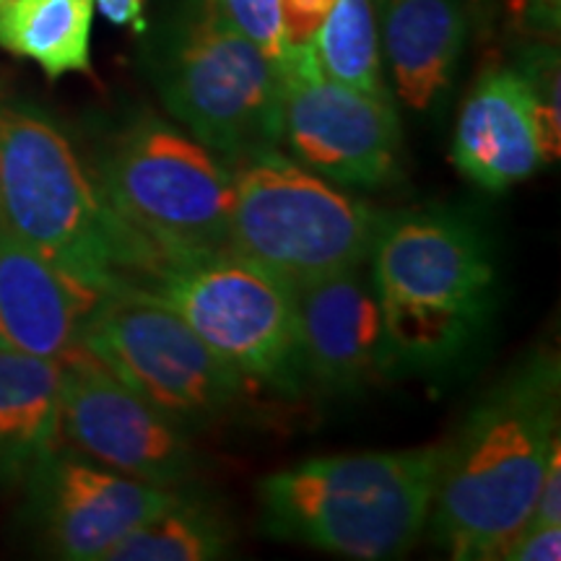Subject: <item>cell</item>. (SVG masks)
<instances>
[{"mask_svg": "<svg viewBox=\"0 0 561 561\" xmlns=\"http://www.w3.org/2000/svg\"><path fill=\"white\" fill-rule=\"evenodd\" d=\"M561 367L536 351L471 405L439 453L426 530L458 561L500 559L528 528L546 462L559 445Z\"/></svg>", "mask_w": 561, "mask_h": 561, "instance_id": "cell-1", "label": "cell"}, {"mask_svg": "<svg viewBox=\"0 0 561 561\" xmlns=\"http://www.w3.org/2000/svg\"><path fill=\"white\" fill-rule=\"evenodd\" d=\"M0 227L102 294L144 291L174 257L115 214L53 115L0 100Z\"/></svg>", "mask_w": 561, "mask_h": 561, "instance_id": "cell-2", "label": "cell"}, {"mask_svg": "<svg viewBox=\"0 0 561 561\" xmlns=\"http://www.w3.org/2000/svg\"><path fill=\"white\" fill-rule=\"evenodd\" d=\"M439 453L322 455L280 468L257 483L263 530L343 559L405 557L430 525Z\"/></svg>", "mask_w": 561, "mask_h": 561, "instance_id": "cell-3", "label": "cell"}, {"mask_svg": "<svg viewBox=\"0 0 561 561\" xmlns=\"http://www.w3.org/2000/svg\"><path fill=\"white\" fill-rule=\"evenodd\" d=\"M388 367H445L489 320L496 271L466 216L413 210L385 219L369 255Z\"/></svg>", "mask_w": 561, "mask_h": 561, "instance_id": "cell-4", "label": "cell"}, {"mask_svg": "<svg viewBox=\"0 0 561 561\" xmlns=\"http://www.w3.org/2000/svg\"><path fill=\"white\" fill-rule=\"evenodd\" d=\"M227 250L263 265L294 289L369 263L385 216L280 149L227 159Z\"/></svg>", "mask_w": 561, "mask_h": 561, "instance_id": "cell-5", "label": "cell"}, {"mask_svg": "<svg viewBox=\"0 0 561 561\" xmlns=\"http://www.w3.org/2000/svg\"><path fill=\"white\" fill-rule=\"evenodd\" d=\"M115 214L170 257L227 250V159L164 117L136 115L89 159Z\"/></svg>", "mask_w": 561, "mask_h": 561, "instance_id": "cell-6", "label": "cell"}, {"mask_svg": "<svg viewBox=\"0 0 561 561\" xmlns=\"http://www.w3.org/2000/svg\"><path fill=\"white\" fill-rule=\"evenodd\" d=\"M153 81L174 121L224 159L278 149V68L208 0L153 42Z\"/></svg>", "mask_w": 561, "mask_h": 561, "instance_id": "cell-7", "label": "cell"}, {"mask_svg": "<svg viewBox=\"0 0 561 561\" xmlns=\"http://www.w3.org/2000/svg\"><path fill=\"white\" fill-rule=\"evenodd\" d=\"M140 294L178 312L250 382L280 392L305 382L294 286L263 265L231 250L174 257Z\"/></svg>", "mask_w": 561, "mask_h": 561, "instance_id": "cell-8", "label": "cell"}, {"mask_svg": "<svg viewBox=\"0 0 561 561\" xmlns=\"http://www.w3.org/2000/svg\"><path fill=\"white\" fill-rule=\"evenodd\" d=\"M81 346L187 432L234 411L252 385L178 312L140 291L104 294Z\"/></svg>", "mask_w": 561, "mask_h": 561, "instance_id": "cell-9", "label": "cell"}, {"mask_svg": "<svg viewBox=\"0 0 561 561\" xmlns=\"http://www.w3.org/2000/svg\"><path fill=\"white\" fill-rule=\"evenodd\" d=\"M278 149L320 178L348 187H382L401 167V117L390 96L328 79L312 47H289L278 66Z\"/></svg>", "mask_w": 561, "mask_h": 561, "instance_id": "cell-10", "label": "cell"}, {"mask_svg": "<svg viewBox=\"0 0 561 561\" xmlns=\"http://www.w3.org/2000/svg\"><path fill=\"white\" fill-rule=\"evenodd\" d=\"M60 364L62 445L153 486L178 489L193 479L198 460L191 432L117 380L83 346Z\"/></svg>", "mask_w": 561, "mask_h": 561, "instance_id": "cell-11", "label": "cell"}, {"mask_svg": "<svg viewBox=\"0 0 561 561\" xmlns=\"http://www.w3.org/2000/svg\"><path fill=\"white\" fill-rule=\"evenodd\" d=\"M26 486L42 546L68 561H104L174 494L110 471L66 445L42 462Z\"/></svg>", "mask_w": 561, "mask_h": 561, "instance_id": "cell-12", "label": "cell"}, {"mask_svg": "<svg viewBox=\"0 0 561 561\" xmlns=\"http://www.w3.org/2000/svg\"><path fill=\"white\" fill-rule=\"evenodd\" d=\"M294 299L305 380L331 392H351L388 367L369 263L301 284Z\"/></svg>", "mask_w": 561, "mask_h": 561, "instance_id": "cell-13", "label": "cell"}, {"mask_svg": "<svg viewBox=\"0 0 561 561\" xmlns=\"http://www.w3.org/2000/svg\"><path fill=\"white\" fill-rule=\"evenodd\" d=\"M102 297L0 227V346L62 362Z\"/></svg>", "mask_w": 561, "mask_h": 561, "instance_id": "cell-14", "label": "cell"}, {"mask_svg": "<svg viewBox=\"0 0 561 561\" xmlns=\"http://www.w3.org/2000/svg\"><path fill=\"white\" fill-rule=\"evenodd\" d=\"M453 161L491 193L520 185L546 164L538 107L520 70L494 68L481 76L462 102Z\"/></svg>", "mask_w": 561, "mask_h": 561, "instance_id": "cell-15", "label": "cell"}, {"mask_svg": "<svg viewBox=\"0 0 561 561\" xmlns=\"http://www.w3.org/2000/svg\"><path fill=\"white\" fill-rule=\"evenodd\" d=\"M380 55L396 94L411 110L426 112L458 76L466 53V0H375Z\"/></svg>", "mask_w": 561, "mask_h": 561, "instance_id": "cell-16", "label": "cell"}, {"mask_svg": "<svg viewBox=\"0 0 561 561\" xmlns=\"http://www.w3.org/2000/svg\"><path fill=\"white\" fill-rule=\"evenodd\" d=\"M62 364L0 346V491L26 486L62 445Z\"/></svg>", "mask_w": 561, "mask_h": 561, "instance_id": "cell-17", "label": "cell"}, {"mask_svg": "<svg viewBox=\"0 0 561 561\" xmlns=\"http://www.w3.org/2000/svg\"><path fill=\"white\" fill-rule=\"evenodd\" d=\"M94 0H0V47L45 70L50 81L91 73Z\"/></svg>", "mask_w": 561, "mask_h": 561, "instance_id": "cell-18", "label": "cell"}, {"mask_svg": "<svg viewBox=\"0 0 561 561\" xmlns=\"http://www.w3.org/2000/svg\"><path fill=\"white\" fill-rule=\"evenodd\" d=\"M231 549V525L219 504L178 486L157 515L130 530L104 561H214Z\"/></svg>", "mask_w": 561, "mask_h": 561, "instance_id": "cell-19", "label": "cell"}, {"mask_svg": "<svg viewBox=\"0 0 561 561\" xmlns=\"http://www.w3.org/2000/svg\"><path fill=\"white\" fill-rule=\"evenodd\" d=\"M310 47L328 79L371 96H390L382 79L375 0H335Z\"/></svg>", "mask_w": 561, "mask_h": 561, "instance_id": "cell-20", "label": "cell"}, {"mask_svg": "<svg viewBox=\"0 0 561 561\" xmlns=\"http://www.w3.org/2000/svg\"><path fill=\"white\" fill-rule=\"evenodd\" d=\"M224 19L244 34L252 45L268 55L273 66H280L289 53L280 21V0H208Z\"/></svg>", "mask_w": 561, "mask_h": 561, "instance_id": "cell-21", "label": "cell"}, {"mask_svg": "<svg viewBox=\"0 0 561 561\" xmlns=\"http://www.w3.org/2000/svg\"><path fill=\"white\" fill-rule=\"evenodd\" d=\"M528 81L533 100L538 107V121L543 133L546 161L559 159L561 151V121H559V58L557 53L543 47V50H530L523 68H517Z\"/></svg>", "mask_w": 561, "mask_h": 561, "instance_id": "cell-22", "label": "cell"}, {"mask_svg": "<svg viewBox=\"0 0 561 561\" xmlns=\"http://www.w3.org/2000/svg\"><path fill=\"white\" fill-rule=\"evenodd\" d=\"M335 0H280L286 47L310 45Z\"/></svg>", "mask_w": 561, "mask_h": 561, "instance_id": "cell-23", "label": "cell"}, {"mask_svg": "<svg viewBox=\"0 0 561 561\" xmlns=\"http://www.w3.org/2000/svg\"><path fill=\"white\" fill-rule=\"evenodd\" d=\"M504 561H559L561 525H528L500 553Z\"/></svg>", "mask_w": 561, "mask_h": 561, "instance_id": "cell-24", "label": "cell"}, {"mask_svg": "<svg viewBox=\"0 0 561 561\" xmlns=\"http://www.w3.org/2000/svg\"><path fill=\"white\" fill-rule=\"evenodd\" d=\"M528 525H561V442L551 450Z\"/></svg>", "mask_w": 561, "mask_h": 561, "instance_id": "cell-25", "label": "cell"}, {"mask_svg": "<svg viewBox=\"0 0 561 561\" xmlns=\"http://www.w3.org/2000/svg\"><path fill=\"white\" fill-rule=\"evenodd\" d=\"M96 11L102 13L110 24L115 26H133V30H144V9L146 0H94Z\"/></svg>", "mask_w": 561, "mask_h": 561, "instance_id": "cell-26", "label": "cell"}]
</instances>
